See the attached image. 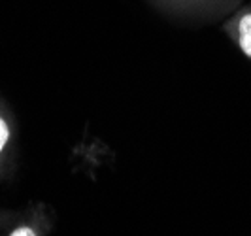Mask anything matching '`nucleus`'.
I'll use <instances>...</instances> for the list:
<instances>
[{"label":"nucleus","mask_w":251,"mask_h":236,"mask_svg":"<svg viewBox=\"0 0 251 236\" xmlns=\"http://www.w3.org/2000/svg\"><path fill=\"white\" fill-rule=\"evenodd\" d=\"M236 30H238L240 50L251 59V12H246L244 15H240Z\"/></svg>","instance_id":"f257e3e1"},{"label":"nucleus","mask_w":251,"mask_h":236,"mask_svg":"<svg viewBox=\"0 0 251 236\" xmlns=\"http://www.w3.org/2000/svg\"><path fill=\"white\" fill-rule=\"evenodd\" d=\"M8 140H10V127L6 123V119L0 115V151L6 148Z\"/></svg>","instance_id":"f03ea898"},{"label":"nucleus","mask_w":251,"mask_h":236,"mask_svg":"<svg viewBox=\"0 0 251 236\" xmlns=\"http://www.w3.org/2000/svg\"><path fill=\"white\" fill-rule=\"evenodd\" d=\"M10 236H38V235L30 225H21V227H17L15 231H12Z\"/></svg>","instance_id":"7ed1b4c3"}]
</instances>
